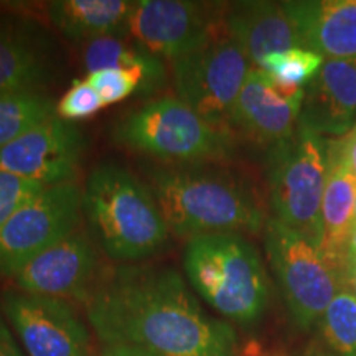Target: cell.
I'll return each instance as SVG.
<instances>
[{"label": "cell", "mask_w": 356, "mask_h": 356, "mask_svg": "<svg viewBox=\"0 0 356 356\" xmlns=\"http://www.w3.org/2000/svg\"><path fill=\"white\" fill-rule=\"evenodd\" d=\"M86 312L106 346H136L154 356H234L233 328L204 314L173 267L114 270L99 279Z\"/></svg>", "instance_id": "6da1fadb"}, {"label": "cell", "mask_w": 356, "mask_h": 356, "mask_svg": "<svg viewBox=\"0 0 356 356\" xmlns=\"http://www.w3.org/2000/svg\"><path fill=\"white\" fill-rule=\"evenodd\" d=\"M147 185L168 229L178 238L257 233L264 226V211L254 191L243 178L211 163L152 168Z\"/></svg>", "instance_id": "7a4b0ae2"}, {"label": "cell", "mask_w": 356, "mask_h": 356, "mask_svg": "<svg viewBox=\"0 0 356 356\" xmlns=\"http://www.w3.org/2000/svg\"><path fill=\"white\" fill-rule=\"evenodd\" d=\"M83 213L96 243L113 261H144L163 251L170 238L149 185L118 163H99L89 173Z\"/></svg>", "instance_id": "3957f363"}, {"label": "cell", "mask_w": 356, "mask_h": 356, "mask_svg": "<svg viewBox=\"0 0 356 356\" xmlns=\"http://www.w3.org/2000/svg\"><path fill=\"white\" fill-rule=\"evenodd\" d=\"M184 269L198 296L225 317L246 325L264 315L269 280L256 248L241 234L190 238Z\"/></svg>", "instance_id": "277c9868"}, {"label": "cell", "mask_w": 356, "mask_h": 356, "mask_svg": "<svg viewBox=\"0 0 356 356\" xmlns=\"http://www.w3.org/2000/svg\"><path fill=\"white\" fill-rule=\"evenodd\" d=\"M114 144L168 165L215 163L233 154V136L191 111L178 97L162 96L129 111L111 129Z\"/></svg>", "instance_id": "5b68a950"}, {"label": "cell", "mask_w": 356, "mask_h": 356, "mask_svg": "<svg viewBox=\"0 0 356 356\" xmlns=\"http://www.w3.org/2000/svg\"><path fill=\"white\" fill-rule=\"evenodd\" d=\"M325 137L297 126L286 140L269 149L267 181L274 218L320 246L322 198L328 167Z\"/></svg>", "instance_id": "8992f818"}, {"label": "cell", "mask_w": 356, "mask_h": 356, "mask_svg": "<svg viewBox=\"0 0 356 356\" xmlns=\"http://www.w3.org/2000/svg\"><path fill=\"white\" fill-rule=\"evenodd\" d=\"M175 95L200 118L228 129L231 113L252 65L222 29L190 55L170 61Z\"/></svg>", "instance_id": "52a82bcc"}, {"label": "cell", "mask_w": 356, "mask_h": 356, "mask_svg": "<svg viewBox=\"0 0 356 356\" xmlns=\"http://www.w3.org/2000/svg\"><path fill=\"white\" fill-rule=\"evenodd\" d=\"M264 231L267 257L284 299L296 323L307 330L322 320L345 277L325 261L318 246L275 218L266 222Z\"/></svg>", "instance_id": "ba28073f"}, {"label": "cell", "mask_w": 356, "mask_h": 356, "mask_svg": "<svg viewBox=\"0 0 356 356\" xmlns=\"http://www.w3.org/2000/svg\"><path fill=\"white\" fill-rule=\"evenodd\" d=\"M83 190L68 181L44 186L26 200L0 229V277H15L24 267L76 231Z\"/></svg>", "instance_id": "9c48e42d"}, {"label": "cell", "mask_w": 356, "mask_h": 356, "mask_svg": "<svg viewBox=\"0 0 356 356\" xmlns=\"http://www.w3.org/2000/svg\"><path fill=\"white\" fill-rule=\"evenodd\" d=\"M220 8L190 0L134 2L127 35L154 55L167 60L190 55L225 29Z\"/></svg>", "instance_id": "30bf717a"}, {"label": "cell", "mask_w": 356, "mask_h": 356, "mask_svg": "<svg viewBox=\"0 0 356 356\" xmlns=\"http://www.w3.org/2000/svg\"><path fill=\"white\" fill-rule=\"evenodd\" d=\"M0 305L29 356H86L89 330L68 302L17 289Z\"/></svg>", "instance_id": "8fae6325"}, {"label": "cell", "mask_w": 356, "mask_h": 356, "mask_svg": "<svg viewBox=\"0 0 356 356\" xmlns=\"http://www.w3.org/2000/svg\"><path fill=\"white\" fill-rule=\"evenodd\" d=\"M84 147L83 132L55 114L0 149V168L13 175L55 186L74 181Z\"/></svg>", "instance_id": "7c38bea8"}, {"label": "cell", "mask_w": 356, "mask_h": 356, "mask_svg": "<svg viewBox=\"0 0 356 356\" xmlns=\"http://www.w3.org/2000/svg\"><path fill=\"white\" fill-rule=\"evenodd\" d=\"M19 291L65 300H88L99 282V257L86 233L73 231L15 275Z\"/></svg>", "instance_id": "4fadbf2b"}, {"label": "cell", "mask_w": 356, "mask_h": 356, "mask_svg": "<svg viewBox=\"0 0 356 356\" xmlns=\"http://www.w3.org/2000/svg\"><path fill=\"white\" fill-rule=\"evenodd\" d=\"M305 88H286L252 66L231 113L228 127L259 145L289 139L299 126Z\"/></svg>", "instance_id": "5bb4252c"}, {"label": "cell", "mask_w": 356, "mask_h": 356, "mask_svg": "<svg viewBox=\"0 0 356 356\" xmlns=\"http://www.w3.org/2000/svg\"><path fill=\"white\" fill-rule=\"evenodd\" d=\"M355 122L356 58L325 61L307 84L299 124L322 137H341Z\"/></svg>", "instance_id": "9a60e30c"}, {"label": "cell", "mask_w": 356, "mask_h": 356, "mask_svg": "<svg viewBox=\"0 0 356 356\" xmlns=\"http://www.w3.org/2000/svg\"><path fill=\"white\" fill-rule=\"evenodd\" d=\"M55 74L50 40L32 22L0 15V91H43Z\"/></svg>", "instance_id": "2e32d148"}, {"label": "cell", "mask_w": 356, "mask_h": 356, "mask_svg": "<svg viewBox=\"0 0 356 356\" xmlns=\"http://www.w3.org/2000/svg\"><path fill=\"white\" fill-rule=\"evenodd\" d=\"M226 33L234 40L254 68L273 53L302 48L299 33L284 2H236L222 15Z\"/></svg>", "instance_id": "e0dca14e"}, {"label": "cell", "mask_w": 356, "mask_h": 356, "mask_svg": "<svg viewBox=\"0 0 356 356\" xmlns=\"http://www.w3.org/2000/svg\"><path fill=\"white\" fill-rule=\"evenodd\" d=\"M356 177L346 163L337 140L328 144V167L322 198L323 234L320 252L338 274L350 279L346 251L355 229Z\"/></svg>", "instance_id": "ac0fdd59"}, {"label": "cell", "mask_w": 356, "mask_h": 356, "mask_svg": "<svg viewBox=\"0 0 356 356\" xmlns=\"http://www.w3.org/2000/svg\"><path fill=\"white\" fill-rule=\"evenodd\" d=\"M302 48L330 60L356 58V0L284 2Z\"/></svg>", "instance_id": "d6986e66"}, {"label": "cell", "mask_w": 356, "mask_h": 356, "mask_svg": "<svg viewBox=\"0 0 356 356\" xmlns=\"http://www.w3.org/2000/svg\"><path fill=\"white\" fill-rule=\"evenodd\" d=\"M132 6L134 2L126 0H55L47 6V17L63 37L86 44L127 33Z\"/></svg>", "instance_id": "ffe728a7"}, {"label": "cell", "mask_w": 356, "mask_h": 356, "mask_svg": "<svg viewBox=\"0 0 356 356\" xmlns=\"http://www.w3.org/2000/svg\"><path fill=\"white\" fill-rule=\"evenodd\" d=\"M81 65L88 74L106 68L137 71L142 76V97L155 95L167 83V66L162 58L154 55L127 33L109 35L83 44Z\"/></svg>", "instance_id": "44dd1931"}, {"label": "cell", "mask_w": 356, "mask_h": 356, "mask_svg": "<svg viewBox=\"0 0 356 356\" xmlns=\"http://www.w3.org/2000/svg\"><path fill=\"white\" fill-rule=\"evenodd\" d=\"M55 114V101L44 91H0V149Z\"/></svg>", "instance_id": "7402d4cb"}, {"label": "cell", "mask_w": 356, "mask_h": 356, "mask_svg": "<svg viewBox=\"0 0 356 356\" xmlns=\"http://www.w3.org/2000/svg\"><path fill=\"white\" fill-rule=\"evenodd\" d=\"M322 335L337 356H356V293L341 289L320 320Z\"/></svg>", "instance_id": "603a6c76"}, {"label": "cell", "mask_w": 356, "mask_h": 356, "mask_svg": "<svg viewBox=\"0 0 356 356\" xmlns=\"http://www.w3.org/2000/svg\"><path fill=\"white\" fill-rule=\"evenodd\" d=\"M323 65V56L307 48H291V50L273 53L262 61L264 70L275 83L286 88H304L314 79Z\"/></svg>", "instance_id": "cb8c5ba5"}, {"label": "cell", "mask_w": 356, "mask_h": 356, "mask_svg": "<svg viewBox=\"0 0 356 356\" xmlns=\"http://www.w3.org/2000/svg\"><path fill=\"white\" fill-rule=\"evenodd\" d=\"M86 79L106 106L121 102L132 95L140 96L142 91V76L131 70L106 68L88 74Z\"/></svg>", "instance_id": "d4e9b609"}, {"label": "cell", "mask_w": 356, "mask_h": 356, "mask_svg": "<svg viewBox=\"0 0 356 356\" xmlns=\"http://www.w3.org/2000/svg\"><path fill=\"white\" fill-rule=\"evenodd\" d=\"M101 96L88 83V79H74L68 91L56 104V115L68 122L83 121L104 108Z\"/></svg>", "instance_id": "484cf974"}, {"label": "cell", "mask_w": 356, "mask_h": 356, "mask_svg": "<svg viewBox=\"0 0 356 356\" xmlns=\"http://www.w3.org/2000/svg\"><path fill=\"white\" fill-rule=\"evenodd\" d=\"M44 186L0 168V229L17 210Z\"/></svg>", "instance_id": "4316f807"}, {"label": "cell", "mask_w": 356, "mask_h": 356, "mask_svg": "<svg viewBox=\"0 0 356 356\" xmlns=\"http://www.w3.org/2000/svg\"><path fill=\"white\" fill-rule=\"evenodd\" d=\"M337 144H338V149H340V152L343 154V157L346 160V163H348V167L351 168V172H353V175L356 177V126L351 129L346 136L340 137V139L337 140Z\"/></svg>", "instance_id": "83f0119b"}, {"label": "cell", "mask_w": 356, "mask_h": 356, "mask_svg": "<svg viewBox=\"0 0 356 356\" xmlns=\"http://www.w3.org/2000/svg\"><path fill=\"white\" fill-rule=\"evenodd\" d=\"M0 356H24L2 317H0Z\"/></svg>", "instance_id": "f1b7e54d"}, {"label": "cell", "mask_w": 356, "mask_h": 356, "mask_svg": "<svg viewBox=\"0 0 356 356\" xmlns=\"http://www.w3.org/2000/svg\"><path fill=\"white\" fill-rule=\"evenodd\" d=\"M99 356H154L144 350L136 348V346L126 345H108Z\"/></svg>", "instance_id": "f546056e"}, {"label": "cell", "mask_w": 356, "mask_h": 356, "mask_svg": "<svg viewBox=\"0 0 356 356\" xmlns=\"http://www.w3.org/2000/svg\"><path fill=\"white\" fill-rule=\"evenodd\" d=\"M346 262H348V274L350 279L351 275L356 273V226L351 233L350 243H348V251H346Z\"/></svg>", "instance_id": "4dcf8cb0"}, {"label": "cell", "mask_w": 356, "mask_h": 356, "mask_svg": "<svg viewBox=\"0 0 356 356\" xmlns=\"http://www.w3.org/2000/svg\"><path fill=\"white\" fill-rule=\"evenodd\" d=\"M305 356H337L333 353H325V351H314V353H307Z\"/></svg>", "instance_id": "1f68e13d"}, {"label": "cell", "mask_w": 356, "mask_h": 356, "mask_svg": "<svg viewBox=\"0 0 356 356\" xmlns=\"http://www.w3.org/2000/svg\"><path fill=\"white\" fill-rule=\"evenodd\" d=\"M351 282H353V286H355V291H356V273L353 274V275H351Z\"/></svg>", "instance_id": "d6a6232c"}, {"label": "cell", "mask_w": 356, "mask_h": 356, "mask_svg": "<svg viewBox=\"0 0 356 356\" xmlns=\"http://www.w3.org/2000/svg\"><path fill=\"white\" fill-rule=\"evenodd\" d=\"M355 226H356V213H355Z\"/></svg>", "instance_id": "836d02e7"}]
</instances>
